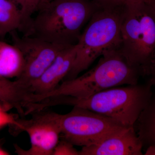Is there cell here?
<instances>
[{
	"label": "cell",
	"mask_w": 155,
	"mask_h": 155,
	"mask_svg": "<svg viewBox=\"0 0 155 155\" xmlns=\"http://www.w3.org/2000/svg\"><path fill=\"white\" fill-rule=\"evenodd\" d=\"M101 5L85 0H51L43 4L23 36L61 45H74L82 28Z\"/></svg>",
	"instance_id": "cell-1"
},
{
	"label": "cell",
	"mask_w": 155,
	"mask_h": 155,
	"mask_svg": "<svg viewBox=\"0 0 155 155\" xmlns=\"http://www.w3.org/2000/svg\"><path fill=\"white\" fill-rule=\"evenodd\" d=\"M151 85L144 84L117 86L83 99L61 96L43 100L42 109L58 105L84 108L110 117L128 127L134 126L153 92Z\"/></svg>",
	"instance_id": "cell-2"
},
{
	"label": "cell",
	"mask_w": 155,
	"mask_h": 155,
	"mask_svg": "<svg viewBox=\"0 0 155 155\" xmlns=\"http://www.w3.org/2000/svg\"><path fill=\"white\" fill-rule=\"evenodd\" d=\"M141 76L140 70L130 65L119 49L111 50L101 56L95 67L85 74L64 81L47 94L35 96L34 101L61 96L86 98L115 87L137 84Z\"/></svg>",
	"instance_id": "cell-3"
},
{
	"label": "cell",
	"mask_w": 155,
	"mask_h": 155,
	"mask_svg": "<svg viewBox=\"0 0 155 155\" xmlns=\"http://www.w3.org/2000/svg\"><path fill=\"white\" fill-rule=\"evenodd\" d=\"M125 5L101 6L96 11L75 45V60L64 81L78 77L106 52L119 48Z\"/></svg>",
	"instance_id": "cell-4"
},
{
	"label": "cell",
	"mask_w": 155,
	"mask_h": 155,
	"mask_svg": "<svg viewBox=\"0 0 155 155\" xmlns=\"http://www.w3.org/2000/svg\"><path fill=\"white\" fill-rule=\"evenodd\" d=\"M151 1L125 4L121 23L119 51L143 77L155 56V10Z\"/></svg>",
	"instance_id": "cell-5"
},
{
	"label": "cell",
	"mask_w": 155,
	"mask_h": 155,
	"mask_svg": "<svg viewBox=\"0 0 155 155\" xmlns=\"http://www.w3.org/2000/svg\"><path fill=\"white\" fill-rule=\"evenodd\" d=\"M54 116L61 129V138L74 146L97 144L130 127L108 116L78 107H73L67 114L54 112Z\"/></svg>",
	"instance_id": "cell-6"
},
{
	"label": "cell",
	"mask_w": 155,
	"mask_h": 155,
	"mask_svg": "<svg viewBox=\"0 0 155 155\" xmlns=\"http://www.w3.org/2000/svg\"><path fill=\"white\" fill-rule=\"evenodd\" d=\"M10 34L13 44L20 50L24 60L22 73L15 80L28 93L31 84L41 76L61 51L69 46L55 44L34 37H20L17 31Z\"/></svg>",
	"instance_id": "cell-7"
},
{
	"label": "cell",
	"mask_w": 155,
	"mask_h": 155,
	"mask_svg": "<svg viewBox=\"0 0 155 155\" xmlns=\"http://www.w3.org/2000/svg\"><path fill=\"white\" fill-rule=\"evenodd\" d=\"M29 119H19V132L25 131L30 139L31 146L24 150L14 144L15 152L19 155H52L61 139L60 127L54 112L44 110L31 113Z\"/></svg>",
	"instance_id": "cell-8"
},
{
	"label": "cell",
	"mask_w": 155,
	"mask_h": 155,
	"mask_svg": "<svg viewBox=\"0 0 155 155\" xmlns=\"http://www.w3.org/2000/svg\"><path fill=\"white\" fill-rule=\"evenodd\" d=\"M76 46L70 45L61 51L41 76L27 89L28 97L47 94L64 81L72 68L76 55Z\"/></svg>",
	"instance_id": "cell-9"
},
{
	"label": "cell",
	"mask_w": 155,
	"mask_h": 155,
	"mask_svg": "<svg viewBox=\"0 0 155 155\" xmlns=\"http://www.w3.org/2000/svg\"><path fill=\"white\" fill-rule=\"evenodd\" d=\"M143 148L134 126L97 144L82 147L79 155H141Z\"/></svg>",
	"instance_id": "cell-10"
},
{
	"label": "cell",
	"mask_w": 155,
	"mask_h": 155,
	"mask_svg": "<svg viewBox=\"0 0 155 155\" xmlns=\"http://www.w3.org/2000/svg\"><path fill=\"white\" fill-rule=\"evenodd\" d=\"M28 94L16 80L0 75V103L8 111L15 109L19 116H25V106Z\"/></svg>",
	"instance_id": "cell-11"
},
{
	"label": "cell",
	"mask_w": 155,
	"mask_h": 155,
	"mask_svg": "<svg viewBox=\"0 0 155 155\" xmlns=\"http://www.w3.org/2000/svg\"><path fill=\"white\" fill-rule=\"evenodd\" d=\"M24 67L22 53L14 45L0 41V75L6 78L19 77Z\"/></svg>",
	"instance_id": "cell-12"
},
{
	"label": "cell",
	"mask_w": 155,
	"mask_h": 155,
	"mask_svg": "<svg viewBox=\"0 0 155 155\" xmlns=\"http://www.w3.org/2000/svg\"><path fill=\"white\" fill-rule=\"evenodd\" d=\"M134 127L143 147L155 146V92L142 111Z\"/></svg>",
	"instance_id": "cell-13"
},
{
	"label": "cell",
	"mask_w": 155,
	"mask_h": 155,
	"mask_svg": "<svg viewBox=\"0 0 155 155\" xmlns=\"http://www.w3.org/2000/svg\"><path fill=\"white\" fill-rule=\"evenodd\" d=\"M22 18L19 6L11 0H0V35L3 38L14 31H22Z\"/></svg>",
	"instance_id": "cell-14"
},
{
	"label": "cell",
	"mask_w": 155,
	"mask_h": 155,
	"mask_svg": "<svg viewBox=\"0 0 155 155\" xmlns=\"http://www.w3.org/2000/svg\"><path fill=\"white\" fill-rule=\"evenodd\" d=\"M19 6L22 13V28L21 32H27L34 13L37 12L42 4L43 0H11Z\"/></svg>",
	"instance_id": "cell-15"
},
{
	"label": "cell",
	"mask_w": 155,
	"mask_h": 155,
	"mask_svg": "<svg viewBox=\"0 0 155 155\" xmlns=\"http://www.w3.org/2000/svg\"><path fill=\"white\" fill-rule=\"evenodd\" d=\"M0 103V131L6 126H8L12 134H16L20 127L19 114H10Z\"/></svg>",
	"instance_id": "cell-16"
},
{
	"label": "cell",
	"mask_w": 155,
	"mask_h": 155,
	"mask_svg": "<svg viewBox=\"0 0 155 155\" xmlns=\"http://www.w3.org/2000/svg\"><path fill=\"white\" fill-rule=\"evenodd\" d=\"M52 155H79L74 145L64 139L61 138L56 146Z\"/></svg>",
	"instance_id": "cell-17"
},
{
	"label": "cell",
	"mask_w": 155,
	"mask_h": 155,
	"mask_svg": "<svg viewBox=\"0 0 155 155\" xmlns=\"http://www.w3.org/2000/svg\"><path fill=\"white\" fill-rule=\"evenodd\" d=\"M85 1L94 2L103 7L117 6L118 5L124 4L122 2L121 0H85Z\"/></svg>",
	"instance_id": "cell-18"
},
{
	"label": "cell",
	"mask_w": 155,
	"mask_h": 155,
	"mask_svg": "<svg viewBox=\"0 0 155 155\" xmlns=\"http://www.w3.org/2000/svg\"><path fill=\"white\" fill-rule=\"evenodd\" d=\"M147 76L149 77L148 81L152 86H155V62H154L151 66Z\"/></svg>",
	"instance_id": "cell-19"
},
{
	"label": "cell",
	"mask_w": 155,
	"mask_h": 155,
	"mask_svg": "<svg viewBox=\"0 0 155 155\" xmlns=\"http://www.w3.org/2000/svg\"><path fill=\"white\" fill-rule=\"evenodd\" d=\"M124 4H137V3L144 2L152 0H121Z\"/></svg>",
	"instance_id": "cell-20"
},
{
	"label": "cell",
	"mask_w": 155,
	"mask_h": 155,
	"mask_svg": "<svg viewBox=\"0 0 155 155\" xmlns=\"http://www.w3.org/2000/svg\"><path fill=\"white\" fill-rule=\"evenodd\" d=\"M145 155H155V146H150L146 150Z\"/></svg>",
	"instance_id": "cell-21"
},
{
	"label": "cell",
	"mask_w": 155,
	"mask_h": 155,
	"mask_svg": "<svg viewBox=\"0 0 155 155\" xmlns=\"http://www.w3.org/2000/svg\"><path fill=\"white\" fill-rule=\"evenodd\" d=\"M4 143L2 140H0V155H9L10 153L6 150L3 148V144Z\"/></svg>",
	"instance_id": "cell-22"
},
{
	"label": "cell",
	"mask_w": 155,
	"mask_h": 155,
	"mask_svg": "<svg viewBox=\"0 0 155 155\" xmlns=\"http://www.w3.org/2000/svg\"><path fill=\"white\" fill-rule=\"evenodd\" d=\"M151 2L152 5L153 7V8H154V9L155 10V0H152V1H151ZM155 62V56L154 59V61H153V63H154V62Z\"/></svg>",
	"instance_id": "cell-23"
},
{
	"label": "cell",
	"mask_w": 155,
	"mask_h": 155,
	"mask_svg": "<svg viewBox=\"0 0 155 155\" xmlns=\"http://www.w3.org/2000/svg\"><path fill=\"white\" fill-rule=\"evenodd\" d=\"M51 1V0H43L42 4V5H43V4H45V3L48 2H50V1Z\"/></svg>",
	"instance_id": "cell-24"
},
{
	"label": "cell",
	"mask_w": 155,
	"mask_h": 155,
	"mask_svg": "<svg viewBox=\"0 0 155 155\" xmlns=\"http://www.w3.org/2000/svg\"><path fill=\"white\" fill-rule=\"evenodd\" d=\"M2 37H1V35H0V41L2 40Z\"/></svg>",
	"instance_id": "cell-25"
}]
</instances>
